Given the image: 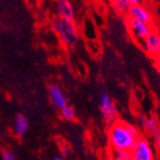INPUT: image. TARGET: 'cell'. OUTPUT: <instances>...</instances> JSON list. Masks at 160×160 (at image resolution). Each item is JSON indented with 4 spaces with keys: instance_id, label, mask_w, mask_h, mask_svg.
Wrapping results in <instances>:
<instances>
[{
    "instance_id": "1",
    "label": "cell",
    "mask_w": 160,
    "mask_h": 160,
    "mask_svg": "<svg viewBox=\"0 0 160 160\" xmlns=\"http://www.w3.org/2000/svg\"><path fill=\"white\" fill-rule=\"evenodd\" d=\"M139 138L137 128L123 121H114L108 130V140L113 150L132 152Z\"/></svg>"
},
{
    "instance_id": "2",
    "label": "cell",
    "mask_w": 160,
    "mask_h": 160,
    "mask_svg": "<svg viewBox=\"0 0 160 160\" xmlns=\"http://www.w3.org/2000/svg\"><path fill=\"white\" fill-rule=\"evenodd\" d=\"M51 26L65 45L74 46L78 43L79 35L73 20L58 17L52 20Z\"/></svg>"
},
{
    "instance_id": "3",
    "label": "cell",
    "mask_w": 160,
    "mask_h": 160,
    "mask_svg": "<svg viewBox=\"0 0 160 160\" xmlns=\"http://www.w3.org/2000/svg\"><path fill=\"white\" fill-rule=\"evenodd\" d=\"M100 109L103 115L104 120L108 124H111L115 121L117 110H116L115 105L110 99L109 95L107 92H103L100 97Z\"/></svg>"
},
{
    "instance_id": "4",
    "label": "cell",
    "mask_w": 160,
    "mask_h": 160,
    "mask_svg": "<svg viewBox=\"0 0 160 160\" xmlns=\"http://www.w3.org/2000/svg\"><path fill=\"white\" fill-rule=\"evenodd\" d=\"M132 157L136 160H153L154 155L147 139L139 137L132 150Z\"/></svg>"
},
{
    "instance_id": "5",
    "label": "cell",
    "mask_w": 160,
    "mask_h": 160,
    "mask_svg": "<svg viewBox=\"0 0 160 160\" xmlns=\"http://www.w3.org/2000/svg\"><path fill=\"white\" fill-rule=\"evenodd\" d=\"M127 23H128L129 30L132 32L134 37L137 38L138 39H144L152 32L151 24L143 22V21L136 19L134 18L128 17Z\"/></svg>"
},
{
    "instance_id": "6",
    "label": "cell",
    "mask_w": 160,
    "mask_h": 160,
    "mask_svg": "<svg viewBox=\"0 0 160 160\" xmlns=\"http://www.w3.org/2000/svg\"><path fill=\"white\" fill-rule=\"evenodd\" d=\"M144 50L152 57L160 52V36L157 33L152 31L144 38Z\"/></svg>"
},
{
    "instance_id": "7",
    "label": "cell",
    "mask_w": 160,
    "mask_h": 160,
    "mask_svg": "<svg viewBox=\"0 0 160 160\" xmlns=\"http://www.w3.org/2000/svg\"><path fill=\"white\" fill-rule=\"evenodd\" d=\"M48 91H49V96L53 102V104L58 108L62 109L67 105V99L60 86H58L57 84H50Z\"/></svg>"
},
{
    "instance_id": "8",
    "label": "cell",
    "mask_w": 160,
    "mask_h": 160,
    "mask_svg": "<svg viewBox=\"0 0 160 160\" xmlns=\"http://www.w3.org/2000/svg\"><path fill=\"white\" fill-rule=\"evenodd\" d=\"M128 14L130 18H134L136 19H139V20H141L143 22H146L148 24H151L152 22V17L150 13V12L141 5L130 6L129 10L128 12Z\"/></svg>"
},
{
    "instance_id": "9",
    "label": "cell",
    "mask_w": 160,
    "mask_h": 160,
    "mask_svg": "<svg viewBox=\"0 0 160 160\" xmlns=\"http://www.w3.org/2000/svg\"><path fill=\"white\" fill-rule=\"evenodd\" d=\"M57 10L59 12V17L66 19H74V9L69 0H57Z\"/></svg>"
},
{
    "instance_id": "10",
    "label": "cell",
    "mask_w": 160,
    "mask_h": 160,
    "mask_svg": "<svg viewBox=\"0 0 160 160\" xmlns=\"http://www.w3.org/2000/svg\"><path fill=\"white\" fill-rule=\"evenodd\" d=\"M147 129H149L154 138V143L156 149L160 152V128L155 120V118H147Z\"/></svg>"
},
{
    "instance_id": "11",
    "label": "cell",
    "mask_w": 160,
    "mask_h": 160,
    "mask_svg": "<svg viewBox=\"0 0 160 160\" xmlns=\"http://www.w3.org/2000/svg\"><path fill=\"white\" fill-rule=\"evenodd\" d=\"M29 128V121L23 114H18L16 117V133L18 136H23Z\"/></svg>"
},
{
    "instance_id": "12",
    "label": "cell",
    "mask_w": 160,
    "mask_h": 160,
    "mask_svg": "<svg viewBox=\"0 0 160 160\" xmlns=\"http://www.w3.org/2000/svg\"><path fill=\"white\" fill-rule=\"evenodd\" d=\"M112 8L120 14L128 13L130 4L128 0H111Z\"/></svg>"
},
{
    "instance_id": "13",
    "label": "cell",
    "mask_w": 160,
    "mask_h": 160,
    "mask_svg": "<svg viewBox=\"0 0 160 160\" xmlns=\"http://www.w3.org/2000/svg\"><path fill=\"white\" fill-rule=\"evenodd\" d=\"M112 160H132V152L122 151V150H113Z\"/></svg>"
},
{
    "instance_id": "14",
    "label": "cell",
    "mask_w": 160,
    "mask_h": 160,
    "mask_svg": "<svg viewBox=\"0 0 160 160\" xmlns=\"http://www.w3.org/2000/svg\"><path fill=\"white\" fill-rule=\"evenodd\" d=\"M61 114H62V117L66 121H73L76 118V113H75L74 108L68 105H66L64 108L61 109Z\"/></svg>"
},
{
    "instance_id": "15",
    "label": "cell",
    "mask_w": 160,
    "mask_h": 160,
    "mask_svg": "<svg viewBox=\"0 0 160 160\" xmlns=\"http://www.w3.org/2000/svg\"><path fill=\"white\" fill-rule=\"evenodd\" d=\"M137 121L139 123V125L144 128V129H147V118L145 117L143 115H139L137 117Z\"/></svg>"
},
{
    "instance_id": "16",
    "label": "cell",
    "mask_w": 160,
    "mask_h": 160,
    "mask_svg": "<svg viewBox=\"0 0 160 160\" xmlns=\"http://www.w3.org/2000/svg\"><path fill=\"white\" fill-rule=\"evenodd\" d=\"M2 157H3V160H16L13 157V155L8 152V151H4L3 153H2Z\"/></svg>"
},
{
    "instance_id": "17",
    "label": "cell",
    "mask_w": 160,
    "mask_h": 160,
    "mask_svg": "<svg viewBox=\"0 0 160 160\" xmlns=\"http://www.w3.org/2000/svg\"><path fill=\"white\" fill-rule=\"evenodd\" d=\"M154 63H155V66L160 71V52L154 57Z\"/></svg>"
},
{
    "instance_id": "18",
    "label": "cell",
    "mask_w": 160,
    "mask_h": 160,
    "mask_svg": "<svg viewBox=\"0 0 160 160\" xmlns=\"http://www.w3.org/2000/svg\"><path fill=\"white\" fill-rule=\"evenodd\" d=\"M130 6H137L140 5V0H128Z\"/></svg>"
},
{
    "instance_id": "19",
    "label": "cell",
    "mask_w": 160,
    "mask_h": 160,
    "mask_svg": "<svg viewBox=\"0 0 160 160\" xmlns=\"http://www.w3.org/2000/svg\"><path fill=\"white\" fill-rule=\"evenodd\" d=\"M61 151H62V155H66L67 154V152H68V151H67V149L66 148H64V147H62V149H61Z\"/></svg>"
},
{
    "instance_id": "20",
    "label": "cell",
    "mask_w": 160,
    "mask_h": 160,
    "mask_svg": "<svg viewBox=\"0 0 160 160\" xmlns=\"http://www.w3.org/2000/svg\"><path fill=\"white\" fill-rule=\"evenodd\" d=\"M54 160H63V159H62V157H59V156H57V157H55V158H54Z\"/></svg>"
},
{
    "instance_id": "21",
    "label": "cell",
    "mask_w": 160,
    "mask_h": 160,
    "mask_svg": "<svg viewBox=\"0 0 160 160\" xmlns=\"http://www.w3.org/2000/svg\"><path fill=\"white\" fill-rule=\"evenodd\" d=\"M132 160H136V159H135V158H133V157H132Z\"/></svg>"
}]
</instances>
